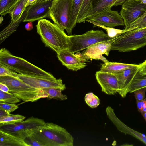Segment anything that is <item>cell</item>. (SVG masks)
I'll list each match as a JSON object with an SVG mask.
<instances>
[{
	"label": "cell",
	"mask_w": 146,
	"mask_h": 146,
	"mask_svg": "<svg viewBox=\"0 0 146 146\" xmlns=\"http://www.w3.org/2000/svg\"><path fill=\"white\" fill-rule=\"evenodd\" d=\"M36 27L37 33L45 46L52 49L56 53L68 49L69 36L66 35L64 30L49 20L44 19L38 21Z\"/></svg>",
	"instance_id": "cell-1"
},
{
	"label": "cell",
	"mask_w": 146,
	"mask_h": 146,
	"mask_svg": "<svg viewBox=\"0 0 146 146\" xmlns=\"http://www.w3.org/2000/svg\"><path fill=\"white\" fill-rule=\"evenodd\" d=\"M43 146H73L74 138L65 128L52 122L46 123L31 135Z\"/></svg>",
	"instance_id": "cell-2"
},
{
	"label": "cell",
	"mask_w": 146,
	"mask_h": 146,
	"mask_svg": "<svg viewBox=\"0 0 146 146\" xmlns=\"http://www.w3.org/2000/svg\"><path fill=\"white\" fill-rule=\"evenodd\" d=\"M0 63L21 75L56 79L51 74L23 58L13 55L5 48L0 50Z\"/></svg>",
	"instance_id": "cell-3"
},
{
	"label": "cell",
	"mask_w": 146,
	"mask_h": 146,
	"mask_svg": "<svg viewBox=\"0 0 146 146\" xmlns=\"http://www.w3.org/2000/svg\"><path fill=\"white\" fill-rule=\"evenodd\" d=\"M0 82L8 86L9 92L25 102L36 101L48 96L43 90L33 87L18 78L8 76H0Z\"/></svg>",
	"instance_id": "cell-4"
},
{
	"label": "cell",
	"mask_w": 146,
	"mask_h": 146,
	"mask_svg": "<svg viewBox=\"0 0 146 146\" xmlns=\"http://www.w3.org/2000/svg\"><path fill=\"white\" fill-rule=\"evenodd\" d=\"M146 45V27L125 32L112 43L111 50L124 52L135 50Z\"/></svg>",
	"instance_id": "cell-5"
},
{
	"label": "cell",
	"mask_w": 146,
	"mask_h": 146,
	"mask_svg": "<svg viewBox=\"0 0 146 146\" xmlns=\"http://www.w3.org/2000/svg\"><path fill=\"white\" fill-rule=\"evenodd\" d=\"M69 36V41L68 49L74 54L86 49L97 43L113 38L110 37L102 30H92L82 35H71Z\"/></svg>",
	"instance_id": "cell-6"
},
{
	"label": "cell",
	"mask_w": 146,
	"mask_h": 146,
	"mask_svg": "<svg viewBox=\"0 0 146 146\" xmlns=\"http://www.w3.org/2000/svg\"><path fill=\"white\" fill-rule=\"evenodd\" d=\"M46 122L42 119L32 116L25 121L0 124V130L24 140Z\"/></svg>",
	"instance_id": "cell-7"
},
{
	"label": "cell",
	"mask_w": 146,
	"mask_h": 146,
	"mask_svg": "<svg viewBox=\"0 0 146 146\" xmlns=\"http://www.w3.org/2000/svg\"><path fill=\"white\" fill-rule=\"evenodd\" d=\"M73 0H53L48 17L59 28L68 30Z\"/></svg>",
	"instance_id": "cell-8"
},
{
	"label": "cell",
	"mask_w": 146,
	"mask_h": 146,
	"mask_svg": "<svg viewBox=\"0 0 146 146\" xmlns=\"http://www.w3.org/2000/svg\"><path fill=\"white\" fill-rule=\"evenodd\" d=\"M121 5L120 14L125 27L138 19L146 11V4L141 0H126Z\"/></svg>",
	"instance_id": "cell-9"
},
{
	"label": "cell",
	"mask_w": 146,
	"mask_h": 146,
	"mask_svg": "<svg viewBox=\"0 0 146 146\" xmlns=\"http://www.w3.org/2000/svg\"><path fill=\"white\" fill-rule=\"evenodd\" d=\"M117 37L108 41L97 43L90 46L82 53H80L82 57L87 60H101L104 63H108L109 61L102 55H108L109 52L111 50L112 44Z\"/></svg>",
	"instance_id": "cell-10"
},
{
	"label": "cell",
	"mask_w": 146,
	"mask_h": 146,
	"mask_svg": "<svg viewBox=\"0 0 146 146\" xmlns=\"http://www.w3.org/2000/svg\"><path fill=\"white\" fill-rule=\"evenodd\" d=\"M87 19L110 27L125 25L120 14L117 11L112 10L111 9L101 12Z\"/></svg>",
	"instance_id": "cell-11"
},
{
	"label": "cell",
	"mask_w": 146,
	"mask_h": 146,
	"mask_svg": "<svg viewBox=\"0 0 146 146\" xmlns=\"http://www.w3.org/2000/svg\"><path fill=\"white\" fill-rule=\"evenodd\" d=\"M53 0L36 3L27 6L23 22L39 21L48 16Z\"/></svg>",
	"instance_id": "cell-12"
},
{
	"label": "cell",
	"mask_w": 146,
	"mask_h": 146,
	"mask_svg": "<svg viewBox=\"0 0 146 146\" xmlns=\"http://www.w3.org/2000/svg\"><path fill=\"white\" fill-rule=\"evenodd\" d=\"M18 78L26 84L34 88L42 89L46 88H59L62 91L65 90L66 87L62 83L61 79L52 80L47 78L31 77L20 74Z\"/></svg>",
	"instance_id": "cell-13"
},
{
	"label": "cell",
	"mask_w": 146,
	"mask_h": 146,
	"mask_svg": "<svg viewBox=\"0 0 146 146\" xmlns=\"http://www.w3.org/2000/svg\"><path fill=\"white\" fill-rule=\"evenodd\" d=\"M57 56L62 64L68 69L77 71L85 68L87 60L83 58L80 53H74L68 49L60 51L57 53Z\"/></svg>",
	"instance_id": "cell-14"
},
{
	"label": "cell",
	"mask_w": 146,
	"mask_h": 146,
	"mask_svg": "<svg viewBox=\"0 0 146 146\" xmlns=\"http://www.w3.org/2000/svg\"><path fill=\"white\" fill-rule=\"evenodd\" d=\"M95 76L102 92L109 95L118 93L119 90L118 80L114 74L100 70L96 72Z\"/></svg>",
	"instance_id": "cell-15"
},
{
	"label": "cell",
	"mask_w": 146,
	"mask_h": 146,
	"mask_svg": "<svg viewBox=\"0 0 146 146\" xmlns=\"http://www.w3.org/2000/svg\"><path fill=\"white\" fill-rule=\"evenodd\" d=\"M107 115L112 123L121 132L131 135L146 145V135L129 127L121 121L116 116L114 110L108 106L106 109Z\"/></svg>",
	"instance_id": "cell-16"
},
{
	"label": "cell",
	"mask_w": 146,
	"mask_h": 146,
	"mask_svg": "<svg viewBox=\"0 0 146 146\" xmlns=\"http://www.w3.org/2000/svg\"><path fill=\"white\" fill-rule=\"evenodd\" d=\"M138 66L127 68L113 73L117 77L119 84L118 93L122 98L126 97L128 88L132 80L139 70Z\"/></svg>",
	"instance_id": "cell-17"
},
{
	"label": "cell",
	"mask_w": 146,
	"mask_h": 146,
	"mask_svg": "<svg viewBox=\"0 0 146 146\" xmlns=\"http://www.w3.org/2000/svg\"><path fill=\"white\" fill-rule=\"evenodd\" d=\"M119 0H92L91 9L85 17L86 21L89 17L119 5Z\"/></svg>",
	"instance_id": "cell-18"
},
{
	"label": "cell",
	"mask_w": 146,
	"mask_h": 146,
	"mask_svg": "<svg viewBox=\"0 0 146 146\" xmlns=\"http://www.w3.org/2000/svg\"><path fill=\"white\" fill-rule=\"evenodd\" d=\"M0 146H29L24 140L0 130Z\"/></svg>",
	"instance_id": "cell-19"
},
{
	"label": "cell",
	"mask_w": 146,
	"mask_h": 146,
	"mask_svg": "<svg viewBox=\"0 0 146 146\" xmlns=\"http://www.w3.org/2000/svg\"><path fill=\"white\" fill-rule=\"evenodd\" d=\"M139 64L109 62L101 65L100 71L113 74L125 69L137 66Z\"/></svg>",
	"instance_id": "cell-20"
},
{
	"label": "cell",
	"mask_w": 146,
	"mask_h": 146,
	"mask_svg": "<svg viewBox=\"0 0 146 146\" xmlns=\"http://www.w3.org/2000/svg\"><path fill=\"white\" fill-rule=\"evenodd\" d=\"M84 0H73L70 15L68 27L66 32L69 35H72L73 29L77 23V18Z\"/></svg>",
	"instance_id": "cell-21"
},
{
	"label": "cell",
	"mask_w": 146,
	"mask_h": 146,
	"mask_svg": "<svg viewBox=\"0 0 146 146\" xmlns=\"http://www.w3.org/2000/svg\"><path fill=\"white\" fill-rule=\"evenodd\" d=\"M25 15L26 11H25L21 17L18 20L14 21L11 20L9 25L0 33V43H1L16 30L20 23L22 21L23 22Z\"/></svg>",
	"instance_id": "cell-22"
},
{
	"label": "cell",
	"mask_w": 146,
	"mask_h": 146,
	"mask_svg": "<svg viewBox=\"0 0 146 146\" xmlns=\"http://www.w3.org/2000/svg\"><path fill=\"white\" fill-rule=\"evenodd\" d=\"M28 0H19L9 13L11 20L16 21L21 17L27 7Z\"/></svg>",
	"instance_id": "cell-23"
},
{
	"label": "cell",
	"mask_w": 146,
	"mask_h": 146,
	"mask_svg": "<svg viewBox=\"0 0 146 146\" xmlns=\"http://www.w3.org/2000/svg\"><path fill=\"white\" fill-rule=\"evenodd\" d=\"M145 87H146V75H141L139 71L129 85L127 93H131L137 90Z\"/></svg>",
	"instance_id": "cell-24"
},
{
	"label": "cell",
	"mask_w": 146,
	"mask_h": 146,
	"mask_svg": "<svg viewBox=\"0 0 146 146\" xmlns=\"http://www.w3.org/2000/svg\"><path fill=\"white\" fill-rule=\"evenodd\" d=\"M92 0H84L77 18V23H85V17L90 11Z\"/></svg>",
	"instance_id": "cell-25"
},
{
	"label": "cell",
	"mask_w": 146,
	"mask_h": 146,
	"mask_svg": "<svg viewBox=\"0 0 146 146\" xmlns=\"http://www.w3.org/2000/svg\"><path fill=\"white\" fill-rule=\"evenodd\" d=\"M42 89L48 94V96L47 98L48 99H53L60 100H64L68 98L66 95L63 94L62 93V90L60 89L48 88Z\"/></svg>",
	"instance_id": "cell-26"
},
{
	"label": "cell",
	"mask_w": 146,
	"mask_h": 146,
	"mask_svg": "<svg viewBox=\"0 0 146 146\" xmlns=\"http://www.w3.org/2000/svg\"><path fill=\"white\" fill-rule=\"evenodd\" d=\"M19 0H0V14L9 13Z\"/></svg>",
	"instance_id": "cell-27"
},
{
	"label": "cell",
	"mask_w": 146,
	"mask_h": 146,
	"mask_svg": "<svg viewBox=\"0 0 146 146\" xmlns=\"http://www.w3.org/2000/svg\"><path fill=\"white\" fill-rule=\"evenodd\" d=\"M146 27V11L138 19L129 26L125 27L124 33L132 30L141 29Z\"/></svg>",
	"instance_id": "cell-28"
},
{
	"label": "cell",
	"mask_w": 146,
	"mask_h": 146,
	"mask_svg": "<svg viewBox=\"0 0 146 146\" xmlns=\"http://www.w3.org/2000/svg\"><path fill=\"white\" fill-rule=\"evenodd\" d=\"M86 21L93 24L94 27L98 26L103 28L106 30L108 35L112 38L117 37L124 33V30L118 29L113 28L106 27L88 19H86Z\"/></svg>",
	"instance_id": "cell-29"
},
{
	"label": "cell",
	"mask_w": 146,
	"mask_h": 146,
	"mask_svg": "<svg viewBox=\"0 0 146 146\" xmlns=\"http://www.w3.org/2000/svg\"><path fill=\"white\" fill-rule=\"evenodd\" d=\"M21 100L12 93L0 90V102L15 104Z\"/></svg>",
	"instance_id": "cell-30"
},
{
	"label": "cell",
	"mask_w": 146,
	"mask_h": 146,
	"mask_svg": "<svg viewBox=\"0 0 146 146\" xmlns=\"http://www.w3.org/2000/svg\"><path fill=\"white\" fill-rule=\"evenodd\" d=\"M25 117L19 115L8 114L0 117V124L24 121Z\"/></svg>",
	"instance_id": "cell-31"
},
{
	"label": "cell",
	"mask_w": 146,
	"mask_h": 146,
	"mask_svg": "<svg viewBox=\"0 0 146 146\" xmlns=\"http://www.w3.org/2000/svg\"><path fill=\"white\" fill-rule=\"evenodd\" d=\"M84 100L88 106L92 108H96L100 104V99L92 92H90L86 94Z\"/></svg>",
	"instance_id": "cell-32"
},
{
	"label": "cell",
	"mask_w": 146,
	"mask_h": 146,
	"mask_svg": "<svg viewBox=\"0 0 146 146\" xmlns=\"http://www.w3.org/2000/svg\"><path fill=\"white\" fill-rule=\"evenodd\" d=\"M20 74L0 63V76H10L18 78Z\"/></svg>",
	"instance_id": "cell-33"
},
{
	"label": "cell",
	"mask_w": 146,
	"mask_h": 146,
	"mask_svg": "<svg viewBox=\"0 0 146 146\" xmlns=\"http://www.w3.org/2000/svg\"><path fill=\"white\" fill-rule=\"evenodd\" d=\"M18 108V106L14 104L0 102V109L5 111L8 114L13 112Z\"/></svg>",
	"instance_id": "cell-34"
},
{
	"label": "cell",
	"mask_w": 146,
	"mask_h": 146,
	"mask_svg": "<svg viewBox=\"0 0 146 146\" xmlns=\"http://www.w3.org/2000/svg\"><path fill=\"white\" fill-rule=\"evenodd\" d=\"M146 87L140 88L135 91L134 97L136 100L141 101L144 99L145 97Z\"/></svg>",
	"instance_id": "cell-35"
},
{
	"label": "cell",
	"mask_w": 146,
	"mask_h": 146,
	"mask_svg": "<svg viewBox=\"0 0 146 146\" xmlns=\"http://www.w3.org/2000/svg\"><path fill=\"white\" fill-rule=\"evenodd\" d=\"M24 140L29 146H43L42 145L36 140L31 135L26 137L24 139Z\"/></svg>",
	"instance_id": "cell-36"
},
{
	"label": "cell",
	"mask_w": 146,
	"mask_h": 146,
	"mask_svg": "<svg viewBox=\"0 0 146 146\" xmlns=\"http://www.w3.org/2000/svg\"><path fill=\"white\" fill-rule=\"evenodd\" d=\"M139 72L141 75H146V60L142 63L139 64Z\"/></svg>",
	"instance_id": "cell-37"
},
{
	"label": "cell",
	"mask_w": 146,
	"mask_h": 146,
	"mask_svg": "<svg viewBox=\"0 0 146 146\" xmlns=\"http://www.w3.org/2000/svg\"><path fill=\"white\" fill-rule=\"evenodd\" d=\"M0 90L6 92H8L9 91L8 86L5 84L1 82H0Z\"/></svg>",
	"instance_id": "cell-38"
},
{
	"label": "cell",
	"mask_w": 146,
	"mask_h": 146,
	"mask_svg": "<svg viewBox=\"0 0 146 146\" xmlns=\"http://www.w3.org/2000/svg\"><path fill=\"white\" fill-rule=\"evenodd\" d=\"M136 100V104L137 106V109L139 112H140L142 115L144 113L143 111V108L141 104V101Z\"/></svg>",
	"instance_id": "cell-39"
},
{
	"label": "cell",
	"mask_w": 146,
	"mask_h": 146,
	"mask_svg": "<svg viewBox=\"0 0 146 146\" xmlns=\"http://www.w3.org/2000/svg\"><path fill=\"white\" fill-rule=\"evenodd\" d=\"M32 22H29L25 25L26 29L28 31L31 30L33 28V26Z\"/></svg>",
	"instance_id": "cell-40"
},
{
	"label": "cell",
	"mask_w": 146,
	"mask_h": 146,
	"mask_svg": "<svg viewBox=\"0 0 146 146\" xmlns=\"http://www.w3.org/2000/svg\"><path fill=\"white\" fill-rule=\"evenodd\" d=\"M141 104L143 108L146 107V98L144 99L141 101Z\"/></svg>",
	"instance_id": "cell-41"
},
{
	"label": "cell",
	"mask_w": 146,
	"mask_h": 146,
	"mask_svg": "<svg viewBox=\"0 0 146 146\" xmlns=\"http://www.w3.org/2000/svg\"><path fill=\"white\" fill-rule=\"evenodd\" d=\"M0 117L8 114L5 111L1 109H0Z\"/></svg>",
	"instance_id": "cell-42"
},
{
	"label": "cell",
	"mask_w": 146,
	"mask_h": 146,
	"mask_svg": "<svg viewBox=\"0 0 146 146\" xmlns=\"http://www.w3.org/2000/svg\"><path fill=\"white\" fill-rule=\"evenodd\" d=\"M37 0H28L27 7L34 3Z\"/></svg>",
	"instance_id": "cell-43"
},
{
	"label": "cell",
	"mask_w": 146,
	"mask_h": 146,
	"mask_svg": "<svg viewBox=\"0 0 146 146\" xmlns=\"http://www.w3.org/2000/svg\"><path fill=\"white\" fill-rule=\"evenodd\" d=\"M126 0H119V5H121Z\"/></svg>",
	"instance_id": "cell-44"
},
{
	"label": "cell",
	"mask_w": 146,
	"mask_h": 146,
	"mask_svg": "<svg viewBox=\"0 0 146 146\" xmlns=\"http://www.w3.org/2000/svg\"><path fill=\"white\" fill-rule=\"evenodd\" d=\"M142 115L143 117L144 118V119L146 121V113H144Z\"/></svg>",
	"instance_id": "cell-45"
},
{
	"label": "cell",
	"mask_w": 146,
	"mask_h": 146,
	"mask_svg": "<svg viewBox=\"0 0 146 146\" xmlns=\"http://www.w3.org/2000/svg\"><path fill=\"white\" fill-rule=\"evenodd\" d=\"M3 17L1 16L0 18V24H1L3 20Z\"/></svg>",
	"instance_id": "cell-46"
},
{
	"label": "cell",
	"mask_w": 146,
	"mask_h": 146,
	"mask_svg": "<svg viewBox=\"0 0 146 146\" xmlns=\"http://www.w3.org/2000/svg\"><path fill=\"white\" fill-rule=\"evenodd\" d=\"M143 113L145 112L146 111V107L143 108Z\"/></svg>",
	"instance_id": "cell-47"
},
{
	"label": "cell",
	"mask_w": 146,
	"mask_h": 146,
	"mask_svg": "<svg viewBox=\"0 0 146 146\" xmlns=\"http://www.w3.org/2000/svg\"><path fill=\"white\" fill-rule=\"evenodd\" d=\"M142 2L145 4H146V0H141Z\"/></svg>",
	"instance_id": "cell-48"
},
{
	"label": "cell",
	"mask_w": 146,
	"mask_h": 146,
	"mask_svg": "<svg viewBox=\"0 0 146 146\" xmlns=\"http://www.w3.org/2000/svg\"></svg>",
	"instance_id": "cell-49"
},
{
	"label": "cell",
	"mask_w": 146,
	"mask_h": 146,
	"mask_svg": "<svg viewBox=\"0 0 146 146\" xmlns=\"http://www.w3.org/2000/svg\"><path fill=\"white\" fill-rule=\"evenodd\" d=\"M145 113H146V111L145 112Z\"/></svg>",
	"instance_id": "cell-50"
}]
</instances>
